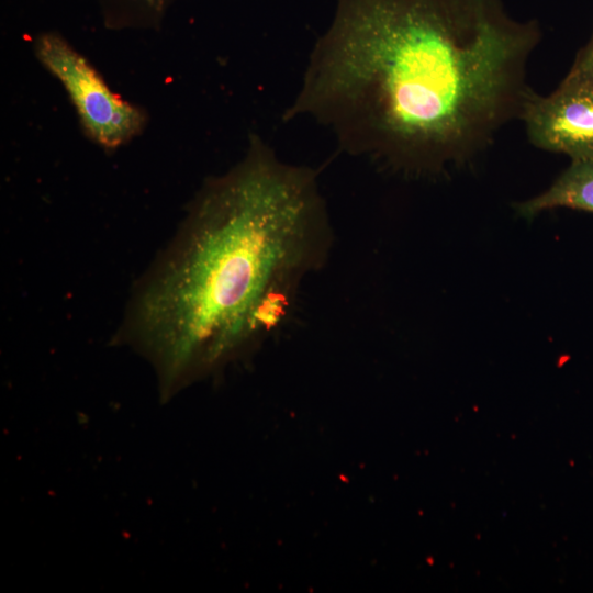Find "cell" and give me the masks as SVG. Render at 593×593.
Segmentation results:
<instances>
[{
	"mask_svg": "<svg viewBox=\"0 0 593 593\" xmlns=\"http://www.w3.org/2000/svg\"><path fill=\"white\" fill-rule=\"evenodd\" d=\"M540 40L501 0H337L283 120L312 118L348 154L437 174L521 118Z\"/></svg>",
	"mask_w": 593,
	"mask_h": 593,
	"instance_id": "6da1fadb",
	"label": "cell"
},
{
	"mask_svg": "<svg viewBox=\"0 0 593 593\" xmlns=\"http://www.w3.org/2000/svg\"><path fill=\"white\" fill-rule=\"evenodd\" d=\"M332 245L316 172L253 136L244 159L194 199L138 282L114 340L150 361L169 399L286 323Z\"/></svg>",
	"mask_w": 593,
	"mask_h": 593,
	"instance_id": "7a4b0ae2",
	"label": "cell"
},
{
	"mask_svg": "<svg viewBox=\"0 0 593 593\" xmlns=\"http://www.w3.org/2000/svg\"><path fill=\"white\" fill-rule=\"evenodd\" d=\"M40 61L61 82L88 134L100 145L116 147L141 132L145 116L118 98L93 67L55 34L36 42Z\"/></svg>",
	"mask_w": 593,
	"mask_h": 593,
	"instance_id": "3957f363",
	"label": "cell"
},
{
	"mask_svg": "<svg viewBox=\"0 0 593 593\" xmlns=\"http://www.w3.org/2000/svg\"><path fill=\"white\" fill-rule=\"evenodd\" d=\"M519 120L530 143L571 160L593 158V82L568 72L548 96L532 92Z\"/></svg>",
	"mask_w": 593,
	"mask_h": 593,
	"instance_id": "277c9868",
	"label": "cell"
},
{
	"mask_svg": "<svg viewBox=\"0 0 593 593\" xmlns=\"http://www.w3.org/2000/svg\"><path fill=\"white\" fill-rule=\"evenodd\" d=\"M557 208L593 212V158L571 160L546 191L516 204L525 219Z\"/></svg>",
	"mask_w": 593,
	"mask_h": 593,
	"instance_id": "5b68a950",
	"label": "cell"
},
{
	"mask_svg": "<svg viewBox=\"0 0 593 593\" xmlns=\"http://www.w3.org/2000/svg\"><path fill=\"white\" fill-rule=\"evenodd\" d=\"M569 71L593 82V32L586 44L579 49Z\"/></svg>",
	"mask_w": 593,
	"mask_h": 593,
	"instance_id": "8992f818",
	"label": "cell"
},
{
	"mask_svg": "<svg viewBox=\"0 0 593 593\" xmlns=\"http://www.w3.org/2000/svg\"><path fill=\"white\" fill-rule=\"evenodd\" d=\"M148 2L149 5L152 7H159L163 2V0H146Z\"/></svg>",
	"mask_w": 593,
	"mask_h": 593,
	"instance_id": "52a82bcc",
	"label": "cell"
}]
</instances>
